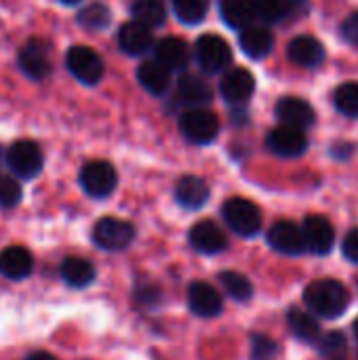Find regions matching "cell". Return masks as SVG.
Returning <instances> with one entry per match:
<instances>
[{"label": "cell", "instance_id": "obj_33", "mask_svg": "<svg viewBox=\"0 0 358 360\" xmlns=\"http://www.w3.org/2000/svg\"><path fill=\"white\" fill-rule=\"evenodd\" d=\"M335 108L350 118H358V82H344L333 93Z\"/></svg>", "mask_w": 358, "mask_h": 360}, {"label": "cell", "instance_id": "obj_26", "mask_svg": "<svg viewBox=\"0 0 358 360\" xmlns=\"http://www.w3.org/2000/svg\"><path fill=\"white\" fill-rule=\"evenodd\" d=\"M287 323H289L291 333L300 342H306V344L317 346V342L321 338V325L314 319V314H310L306 310H300V308H291L287 312Z\"/></svg>", "mask_w": 358, "mask_h": 360}, {"label": "cell", "instance_id": "obj_15", "mask_svg": "<svg viewBox=\"0 0 358 360\" xmlns=\"http://www.w3.org/2000/svg\"><path fill=\"white\" fill-rule=\"evenodd\" d=\"M219 91H222L226 101H230V103H245L253 95V91H255V78H253V74L249 70L234 68V70L224 74Z\"/></svg>", "mask_w": 358, "mask_h": 360}, {"label": "cell", "instance_id": "obj_4", "mask_svg": "<svg viewBox=\"0 0 358 360\" xmlns=\"http://www.w3.org/2000/svg\"><path fill=\"white\" fill-rule=\"evenodd\" d=\"M135 240L133 224L118 217H101L93 228V243L103 251H124Z\"/></svg>", "mask_w": 358, "mask_h": 360}, {"label": "cell", "instance_id": "obj_37", "mask_svg": "<svg viewBox=\"0 0 358 360\" xmlns=\"http://www.w3.org/2000/svg\"><path fill=\"white\" fill-rule=\"evenodd\" d=\"M135 300L143 308H156L160 304V300H162V291L154 283H141V285L135 287Z\"/></svg>", "mask_w": 358, "mask_h": 360}, {"label": "cell", "instance_id": "obj_17", "mask_svg": "<svg viewBox=\"0 0 358 360\" xmlns=\"http://www.w3.org/2000/svg\"><path fill=\"white\" fill-rule=\"evenodd\" d=\"M276 116L283 124H289V127H298V129H308L314 124L317 120V114L312 110V105L300 97H283L279 103H276Z\"/></svg>", "mask_w": 358, "mask_h": 360}, {"label": "cell", "instance_id": "obj_19", "mask_svg": "<svg viewBox=\"0 0 358 360\" xmlns=\"http://www.w3.org/2000/svg\"><path fill=\"white\" fill-rule=\"evenodd\" d=\"M209 194L211 192L207 181L198 175H184L175 186V200L188 211H198L200 207H205Z\"/></svg>", "mask_w": 358, "mask_h": 360}, {"label": "cell", "instance_id": "obj_27", "mask_svg": "<svg viewBox=\"0 0 358 360\" xmlns=\"http://www.w3.org/2000/svg\"><path fill=\"white\" fill-rule=\"evenodd\" d=\"M219 13L224 21L234 30H245L255 21L249 0H219Z\"/></svg>", "mask_w": 358, "mask_h": 360}, {"label": "cell", "instance_id": "obj_14", "mask_svg": "<svg viewBox=\"0 0 358 360\" xmlns=\"http://www.w3.org/2000/svg\"><path fill=\"white\" fill-rule=\"evenodd\" d=\"M266 146L274 154H279V156L293 158V156L304 154V150L308 146V139H306V135H304L302 129L289 127V124H281V127H276V129L270 131V135L266 139Z\"/></svg>", "mask_w": 358, "mask_h": 360}, {"label": "cell", "instance_id": "obj_21", "mask_svg": "<svg viewBox=\"0 0 358 360\" xmlns=\"http://www.w3.org/2000/svg\"><path fill=\"white\" fill-rule=\"evenodd\" d=\"M289 59L304 68H317L325 59V46L314 36H298L289 42Z\"/></svg>", "mask_w": 358, "mask_h": 360}, {"label": "cell", "instance_id": "obj_39", "mask_svg": "<svg viewBox=\"0 0 358 360\" xmlns=\"http://www.w3.org/2000/svg\"><path fill=\"white\" fill-rule=\"evenodd\" d=\"M342 34L348 42L358 46V13H352L350 17H346L344 25H342Z\"/></svg>", "mask_w": 358, "mask_h": 360}, {"label": "cell", "instance_id": "obj_9", "mask_svg": "<svg viewBox=\"0 0 358 360\" xmlns=\"http://www.w3.org/2000/svg\"><path fill=\"white\" fill-rule=\"evenodd\" d=\"M19 68L32 80H42L51 74V44L42 38L30 40L19 51Z\"/></svg>", "mask_w": 358, "mask_h": 360}, {"label": "cell", "instance_id": "obj_16", "mask_svg": "<svg viewBox=\"0 0 358 360\" xmlns=\"http://www.w3.org/2000/svg\"><path fill=\"white\" fill-rule=\"evenodd\" d=\"M34 270V257L25 247L13 245L0 251V274L8 281H23Z\"/></svg>", "mask_w": 358, "mask_h": 360}, {"label": "cell", "instance_id": "obj_8", "mask_svg": "<svg viewBox=\"0 0 358 360\" xmlns=\"http://www.w3.org/2000/svg\"><path fill=\"white\" fill-rule=\"evenodd\" d=\"M65 63L68 70L74 74V78H78L84 84H97L103 76V61L89 46L82 44L72 46L65 55Z\"/></svg>", "mask_w": 358, "mask_h": 360}, {"label": "cell", "instance_id": "obj_18", "mask_svg": "<svg viewBox=\"0 0 358 360\" xmlns=\"http://www.w3.org/2000/svg\"><path fill=\"white\" fill-rule=\"evenodd\" d=\"M118 44L129 55H143L154 46L152 27H148L139 21H127L118 30Z\"/></svg>", "mask_w": 358, "mask_h": 360}, {"label": "cell", "instance_id": "obj_29", "mask_svg": "<svg viewBox=\"0 0 358 360\" xmlns=\"http://www.w3.org/2000/svg\"><path fill=\"white\" fill-rule=\"evenodd\" d=\"M219 283L226 291V295H230L234 302H249L253 297V285L251 281L234 270H226L219 274Z\"/></svg>", "mask_w": 358, "mask_h": 360}, {"label": "cell", "instance_id": "obj_10", "mask_svg": "<svg viewBox=\"0 0 358 360\" xmlns=\"http://www.w3.org/2000/svg\"><path fill=\"white\" fill-rule=\"evenodd\" d=\"M268 245L276 253H283L289 257H298V255H304L308 251L302 228L293 221H287V219L272 224V228L268 230Z\"/></svg>", "mask_w": 358, "mask_h": 360}, {"label": "cell", "instance_id": "obj_35", "mask_svg": "<svg viewBox=\"0 0 358 360\" xmlns=\"http://www.w3.org/2000/svg\"><path fill=\"white\" fill-rule=\"evenodd\" d=\"M281 348L279 344L264 335V333H253L251 335V359L253 360H274L279 356Z\"/></svg>", "mask_w": 358, "mask_h": 360}, {"label": "cell", "instance_id": "obj_23", "mask_svg": "<svg viewBox=\"0 0 358 360\" xmlns=\"http://www.w3.org/2000/svg\"><path fill=\"white\" fill-rule=\"evenodd\" d=\"M156 61L169 72L181 70L190 61V49L181 38H165L156 44Z\"/></svg>", "mask_w": 358, "mask_h": 360}, {"label": "cell", "instance_id": "obj_11", "mask_svg": "<svg viewBox=\"0 0 358 360\" xmlns=\"http://www.w3.org/2000/svg\"><path fill=\"white\" fill-rule=\"evenodd\" d=\"M302 234L306 240V249L314 255H327L335 245V230L331 221L323 215H308L304 219Z\"/></svg>", "mask_w": 358, "mask_h": 360}, {"label": "cell", "instance_id": "obj_32", "mask_svg": "<svg viewBox=\"0 0 358 360\" xmlns=\"http://www.w3.org/2000/svg\"><path fill=\"white\" fill-rule=\"evenodd\" d=\"M319 352L327 360L346 359L348 352V340L344 333L340 331H331V333H321L319 342H317Z\"/></svg>", "mask_w": 358, "mask_h": 360}, {"label": "cell", "instance_id": "obj_40", "mask_svg": "<svg viewBox=\"0 0 358 360\" xmlns=\"http://www.w3.org/2000/svg\"><path fill=\"white\" fill-rule=\"evenodd\" d=\"M25 360H57L53 354H49V352H42V350H38V352H32V354H27Z\"/></svg>", "mask_w": 358, "mask_h": 360}, {"label": "cell", "instance_id": "obj_7", "mask_svg": "<svg viewBox=\"0 0 358 360\" xmlns=\"http://www.w3.org/2000/svg\"><path fill=\"white\" fill-rule=\"evenodd\" d=\"M42 162H44V158H42L38 143H34L30 139L15 141L6 152V165L19 179L36 177L42 169Z\"/></svg>", "mask_w": 358, "mask_h": 360}, {"label": "cell", "instance_id": "obj_2", "mask_svg": "<svg viewBox=\"0 0 358 360\" xmlns=\"http://www.w3.org/2000/svg\"><path fill=\"white\" fill-rule=\"evenodd\" d=\"M224 221L232 232L243 238H251L262 230V211L255 202L247 198H230L222 207Z\"/></svg>", "mask_w": 358, "mask_h": 360}, {"label": "cell", "instance_id": "obj_13", "mask_svg": "<svg viewBox=\"0 0 358 360\" xmlns=\"http://www.w3.org/2000/svg\"><path fill=\"white\" fill-rule=\"evenodd\" d=\"M188 306L190 310L200 319H213L219 316L224 310V300L215 287L209 283L196 281L188 287Z\"/></svg>", "mask_w": 358, "mask_h": 360}, {"label": "cell", "instance_id": "obj_36", "mask_svg": "<svg viewBox=\"0 0 358 360\" xmlns=\"http://www.w3.org/2000/svg\"><path fill=\"white\" fill-rule=\"evenodd\" d=\"M21 186L15 177L0 175V207L2 209H13L21 202Z\"/></svg>", "mask_w": 358, "mask_h": 360}, {"label": "cell", "instance_id": "obj_20", "mask_svg": "<svg viewBox=\"0 0 358 360\" xmlns=\"http://www.w3.org/2000/svg\"><path fill=\"white\" fill-rule=\"evenodd\" d=\"M238 42H241V49L247 57L264 59L270 55V51L274 46V36L264 25H249V27L241 30Z\"/></svg>", "mask_w": 358, "mask_h": 360}, {"label": "cell", "instance_id": "obj_42", "mask_svg": "<svg viewBox=\"0 0 358 360\" xmlns=\"http://www.w3.org/2000/svg\"><path fill=\"white\" fill-rule=\"evenodd\" d=\"M59 2H63V4H76V2H80V0H59Z\"/></svg>", "mask_w": 358, "mask_h": 360}, {"label": "cell", "instance_id": "obj_38", "mask_svg": "<svg viewBox=\"0 0 358 360\" xmlns=\"http://www.w3.org/2000/svg\"><path fill=\"white\" fill-rule=\"evenodd\" d=\"M342 253L348 262L358 264V228L350 230L344 238V245H342Z\"/></svg>", "mask_w": 358, "mask_h": 360}, {"label": "cell", "instance_id": "obj_1", "mask_svg": "<svg viewBox=\"0 0 358 360\" xmlns=\"http://www.w3.org/2000/svg\"><path fill=\"white\" fill-rule=\"evenodd\" d=\"M304 302L310 312L323 319H340L350 306V293L344 283L335 278H321L306 287Z\"/></svg>", "mask_w": 358, "mask_h": 360}, {"label": "cell", "instance_id": "obj_30", "mask_svg": "<svg viewBox=\"0 0 358 360\" xmlns=\"http://www.w3.org/2000/svg\"><path fill=\"white\" fill-rule=\"evenodd\" d=\"M249 2H251L255 19H262L266 23H274V21L289 17L287 0H249Z\"/></svg>", "mask_w": 358, "mask_h": 360}, {"label": "cell", "instance_id": "obj_12", "mask_svg": "<svg viewBox=\"0 0 358 360\" xmlns=\"http://www.w3.org/2000/svg\"><path fill=\"white\" fill-rule=\"evenodd\" d=\"M188 240H190L192 249L203 255H217V253L226 251V247H228L226 232L211 219L194 224L188 234Z\"/></svg>", "mask_w": 358, "mask_h": 360}, {"label": "cell", "instance_id": "obj_41", "mask_svg": "<svg viewBox=\"0 0 358 360\" xmlns=\"http://www.w3.org/2000/svg\"><path fill=\"white\" fill-rule=\"evenodd\" d=\"M352 329H354V338H357V344H358V319L354 321V327H352Z\"/></svg>", "mask_w": 358, "mask_h": 360}, {"label": "cell", "instance_id": "obj_22", "mask_svg": "<svg viewBox=\"0 0 358 360\" xmlns=\"http://www.w3.org/2000/svg\"><path fill=\"white\" fill-rule=\"evenodd\" d=\"M213 93L209 89V84L196 76V74H184L177 80V99L186 105H194V108H203L211 101Z\"/></svg>", "mask_w": 358, "mask_h": 360}, {"label": "cell", "instance_id": "obj_25", "mask_svg": "<svg viewBox=\"0 0 358 360\" xmlns=\"http://www.w3.org/2000/svg\"><path fill=\"white\" fill-rule=\"evenodd\" d=\"M59 274L63 283L72 289H84L95 281V266L82 257H68L63 259Z\"/></svg>", "mask_w": 358, "mask_h": 360}, {"label": "cell", "instance_id": "obj_34", "mask_svg": "<svg viewBox=\"0 0 358 360\" xmlns=\"http://www.w3.org/2000/svg\"><path fill=\"white\" fill-rule=\"evenodd\" d=\"M110 19H112V13L101 2H93L78 13V23L89 30H103V27H108Z\"/></svg>", "mask_w": 358, "mask_h": 360}, {"label": "cell", "instance_id": "obj_28", "mask_svg": "<svg viewBox=\"0 0 358 360\" xmlns=\"http://www.w3.org/2000/svg\"><path fill=\"white\" fill-rule=\"evenodd\" d=\"M133 21H139L148 27L162 25L167 21V6L162 0H135L131 6Z\"/></svg>", "mask_w": 358, "mask_h": 360}, {"label": "cell", "instance_id": "obj_3", "mask_svg": "<svg viewBox=\"0 0 358 360\" xmlns=\"http://www.w3.org/2000/svg\"><path fill=\"white\" fill-rule=\"evenodd\" d=\"M179 131L181 135L196 143V146H205L211 143L217 133H219V120L211 110L205 108H192L188 112L181 114L179 118Z\"/></svg>", "mask_w": 358, "mask_h": 360}, {"label": "cell", "instance_id": "obj_6", "mask_svg": "<svg viewBox=\"0 0 358 360\" xmlns=\"http://www.w3.org/2000/svg\"><path fill=\"white\" fill-rule=\"evenodd\" d=\"M196 59L207 74H217L232 63V49L222 36L205 34L196 40Z\"/></svg>", "mask_w": 358, "mask_h": 360}, {"label": "cell", "instance_id": "obj_43", "mask_svg": "<svg viewBox=\"0 0 358 360\" xmlns=\"http://www.w3.org/2000/svg\"><path fill=\"white\" fill-rule=\"evenodd\" d=\"M338 360H346V359H338Z\"/></svg>", "mask_w": 358, "mask_h": 360}, {"label": "cell", "instance_id": "obj_31", "mask_svg": "<svg viewBox=\"0 0 358 360\" xmlns=\"http://www.w3.org/2000/svg\"><path fill=\"white\" fill-rule=\"evenodd\" d=\"M173 11L181 23H200L209 11V0H173Z\"/></svg>", "mask_w": 358, "mask_h": 360}, {"label": "cell", "instance_id": "obj_24", "mask_svg": "<svg viewBox=\"0 0 358 360\" xmlns=\"http://www.w3.org/2000/svg\"><path fill=\"white\" fill-rule=\"evenodd\" d=\"M137 80L141 82V86L146 91H150L154 95H162L171 86V72L156 59H150L137 68Z\"/></svg>", "mask_w": 358, "mask_h": 360}, {"label": "cell", "instance_id": "obj_5", "mask_svg": "<svg viewBox=\"0 0 358 360\" xmlns=\"http://www.w3.org/2000/svg\"><path fill=\"white\" fill-rule=\"evenodd\" d=\"M116 169L106 160H91L80 169V186L93 198H106L116 190Z\"/></svg>", "mask_w": 358, "mask_h": 360}]
</instances>
